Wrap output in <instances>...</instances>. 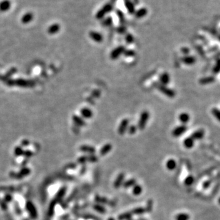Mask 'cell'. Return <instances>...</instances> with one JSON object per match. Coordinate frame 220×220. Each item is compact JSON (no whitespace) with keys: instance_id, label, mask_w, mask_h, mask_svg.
<instances>
[{"instance_id":"1","label":"cell","mask_w":220,"mask_h":220,"mask_svg":"<svg viewBox=\"0 0 220 220\" xmlns=\"http://www.w3.org/2000/svg\"><path fill=\"white\" fill-rule=\"evenodd\" d=\"M114 8V4H112V3H106L104 6L101 8L98 12L96 14V17L97 19L98 20H101L104 18V17L106 14H108Z\"/></svg>"},{"instance_id":"2","label":"cell","mask_w":220,"mask_h":220,"mask_svg":"<svg viewBox=\"0 0 220 220\" xmlns=\"http://www.w3.org/2000/svg\"><path fill=\"white\" fill-rule=\"evenodd\" d=\"M149 119V112L148 111H143L141 113L139 119L138 123V128L139 130H144L146 126V124Z\"/></svg>"},{"instance_id":"3","label":"cell","mask_w":220,"mask_h":220,"mask_svg":"<svg viewBox=\"0 0 220 220\" xmlns=\"http://www.w3.org/2000/svg\"><path fill=\"white\" fill-rule=\"evenodd\" d=\"M157 88L159 89L161 93H163V94L166 95L167 97L170 98H173L174 97H175V95H176V92H175L173 89H170L166 86L163 85V84H157Z\"/></svg>"},{"instance_id":"4","label":"cell","mask_w":220,"mask_h":220,"mask_svg":"<svg viewBox=\"0 0 220 220\" xmlns=\"http://www.w3.org/2000/svg\"><path fill=\"white\" fill-rule=\"evenodd\" d=\"M95 201L97 202H98V204H103V205H108L109 206L111 207H115L116 205V202L115 201L110 200L108 199H107L105 197H102L99 195L95 196Z\"/></svg>"},{"instance_id":"5","label":"cell","mask_w":220,"mask_h":220,"mask_svg":"<svg viewBox=\"0 0 220 220\" xmlns=\"http://www.w3.org/2000/svg\"><path fill=\"white\" fill-rule=\"evenodd\" d=\"M26 209L32 219H36L37 218L38 214L36 208L32 202L28 201L26 203Z\"/></svg>"},{"instance_id":"6","label":"cell","mask_w":220,"mask_h":220,"mask_svg":"<svg viewBox=\"0 0 220 220\" xmlns=\"http://www.w3.org/2000/svg\"><path fill=\"white\" fill-rule=\"evenodd\" d=\"M126 49V48L125 47L122 46L115 48L113 50H112V52L110 53V58L112 60L117 59L121 54H123Z\"/></svg>"},{"instance_id":"7","label":"cell","mask_w":220,"mask_h":220,"mask_svg":"<svg viewBox=\"0 0 220 220\" xmlns=\"http://www.w3.org/2000/svg\"><path fill=\"white\" fill-rule=\"evenodd\" d=\"M187 130V127L183 125V124H182V125H180L175 128L172 130V134L174 137L177 138L184 134Z\"/></svg>"},{"instance_id":"8","label":"cell","mask_w":220,"mask_h":220,"mask_svg":"<svg viewBox=\"0 0 220 220\" xmlns=\"http://www.w3.org/2000/svg\"><path fill=\"white\" fill-rule=\"evenodd\" d=\"M129 126V120L128 119H123L121 122L119 128H118V133L121 135H123L127 132Z\"/></svg>"},{"instance_id":"9","label":"cell","mask_w":220,"mask_h":220,"mask_svg":"<svg viewBox=\"0 0 220 220\" xmlns=\"http://www.w3.org/2000/svg\"><path fill=\"white\" fill-rule=\"evenodd\" d=\"M12 3L10 0H2L0 1V12H6L10 9Z\"/></svg>"},{"instance_id":"10","label":"cell","mask_w":220,"mask_h":220,"mask_svg":"<svg viewBox=\"0 0 220 220\" xmlns=\"http://www.w3.org/2000/svg\"><path fill=\"white\" fill-rule=\"evenodd\" d=\"M125 177H126V175L123 172H121L118 175L114 182V187L116 189L119 188L123 185V183L124 182V179H125Z\"/></svg>"},{"instance_id":"11","label":"cell","mask_w":220,"mask_h":220,"mask_svg":"<svg viewBox=\"0 0 220 220\" xmlns=\"http://www.w3.org/2000/svg\"><path fill=\"white\" fill-rule=\"evenodd\" d=\"M89 36L95 42L100 43L103 41V36L100 32L93 31H91L89 32Z\"/></svg>"},{"instance_id":"12","label":"cell","mask_w":220,"mask_h":220,"mask_svg":"<svg viewBox=\"0 0 220 220\" xmlns=\"http://www.w3.org/2000/svg\"><path fill=\"white\" fill-rule=\"evenodd\" d=\"M80 150L83 152L88 153L89 154H94L96 152L95 148L94 146H91L89 145H83L80 148Z\"/></svg>"},{"instance_id":"13","label":"cell","mask_w":220,"mask_h":220,"mask_svg":"<svg viewBox=\"0 0 220 220\" xmlns=\"http://www.w3.org/2000/svg\"><path fill=\"white\" fill-rule=\"evenodd\" d=\"M124 4H125V6L127 9L128 13L132 15L134 14L136 10H135L134 4L132 3L131 0H125L124 1Z\"/></svg>"},{"instance_id":"14","label":"cell","mask_w":220,"mask_h":220,"mask_svg":"<svg viewBox=\"0 0 220 220\" xmlns=\"http://www.w3.org/2000/svg\"><path fill=\"white\" fill-rule=\"evenodd\" d=\"M34 18V15L31 12H28L25 13L21 17V22L24 24H28L32 21Z\"/></svg>"},{"instance_id":"15","label":"cell","mask_w":220,"mask_h":220,"mask_svg":"<svg viewBox=\"0 0 220 220\" xmlns=\"http://www.w3.org/2000/svg\"><path fill=\"white\" fill-rule=\"evenodd\" d=\"M159 80L161 84L166 86L170 81V76L167 72H164L160 76Z\"/></svg>"},{"instance_id":"16","label":"cell","mask_w":220,"mask_h":220,"mask_svg":"<svg viewBox=\"0 0 220 220\" xmlns=\"http://www.w3.org/2000/svg\"><path fill=\"white\" fill-rule=\"evenodd\" d=\"M183 63L186 65H193L196 63V59L192 56H185L182 58Z\"/></svg>"},{"instance_id":"17","label":"cell","mask_w":220,"mask_h":220,"mask_svg":"<svg viewBox=\"0 0 220 220\" xmlns=\"http://www.w3.org/2000/svg\"><path fill=\"white\" fill-rule=\"evenodd\" d=\"M112 149V145L110 143H107L105 144L102 148H101L100 150V154L101 155H105L107 154H108L109 152Z\"/></svg>"},{"instance_id":"18","label":"cell","mask_w":220,"mask_h":220,"mask_svg":"<svg viewBox=\"0 0 220 220\" xmlns=\"http://www.w3.org/2000/svg\"><path fill=\"white\" fill-rule=\"evenodd\" d=\"M81 114L84 118H86V119H90V118H91L92 117L93 112L91 109L88 108H84L81 110Z\"/></svg>"},{"instance_id":"19","label":"cell","mask_w":220,"mask_h":220,"mask_svg":"<svg viewBox=\"0 0 220 220\" xmlns=\"http://www.w3.org/2000/svg\"><path fill=\"white\" fill-rule=\"evenodd\" d=\"M147 14H148V9L143 8L139 9L137 11H135L134 16L137 19H141L145 17L147 15Z\"/></svg>"},{"instance_id":"20","label":"cell","mask_w":220,"mask_h":220,"mask_svg":"<svg viewBox=\"0 0 220 220\" xmlns=\"http://www.w3.org/2000/svg\"><path fill=\"white\" fill-rule=\"evenodd\" d=\"M194 140L191 138V137L185 138L183 141V146L185 148L187 149H191L192 148L194 144Z\"/></svg>"},{"instance_id":"21","label":"cell","mask_w":220,"mask_h":220,"mask_svg":"<svg viewBox=\"0 0 220 220\" xmlns=\"http://www.w3.org/2000/svg\"><path fill=\"white\" fill-rule=\"evenodd\" d=\"M204 136V131L203 130H198L196 132H194L192 135H191V137L194 140H198V139H201L203 138Z\"/></svg>"},{"instance_id":"22","label":"cell","mask_w":220,"mask_h":220,"mask_svg":"<svg viewBox=\"0 0 220 220\" xmlns=\"http://www.w3.org/2000/svg\"><path fill=\"white\" fill-rule=\"evenodd\" d=\"M137 184V180L135 179L132 178V179H130L126 181H124L123 183V187L125 188H129L133 187L134 185Z\"/></svg>"},{"instance_id":"23","label":"cell","mask_w":220,"mask_h":220,"mask_svg":"<svg viewBox=\"0 0 220 220\" xmlns=\"http://www.w3.org/2000/svg\"><path fill=\"white\" fill-rule=\"evenodd\" d=\"M179 119L183 125H185V123L188 122V121L190 119V115L188 113H187V112H182V113L180 114V115L179 116Z\"/></svg>"},{"instance_id":"24","label":"cell","mask_w":220,"mask_h":220,"mask_svg":"<svg viewBox=\"0 0 220 220\" xmlns=\"http://www.w3.org/2000/svg\"><path fill=\"white\" fill-rule=\"evenodd\" d=\"M166 166L168 170L172 171L177 168V163L174 159H170L167 161Z\"/></svg>"},{"instance_id":"25","label":"cell","mask_w":220,"mask_h":220,"mask_svg":"<svg viewBox=\"0 0 220 220\" xmlns=\"http://www.w3.org/2000/svg\"><path fill=\"white\" fill-rule=\"evenodd\" d=\"M92 208H94V209L95 211L99 212V213H101V214H104V213H105L106 212V208L103 206L101 205L100 204H93Z\"/></svg>"},{"instance_id":"26","label":"cell","mask_w":220,"mask_h":220,"mask_svg":"<svg viewBox=\"0 0 220 220\" xmlns=\"http://www.w3.org/2000/svg\"><path fill=\"white\" fill-rule=\"evenodd\" d=\"M133 214L130 212H126L123 213H121V215L118 217V220H129L132 219Z\"/></svg>"},{"instance_id":"27","label":"cell","mask_w":220,"mask_h":220,"mask_svg":"<svg viewBox=\"0 0 220 220\" xmlns=\"http://www.w3.org/2000/svg\"><path fill=\"white\" fill-rule=\"evenodd\" d=\"M132 213L133 215H143L144 213L146 212V208L144 207H139L134 208L132 210H131Z\"/></svg>"},{"instance_id":"28","label":"cell","mask_w":220,"mask_h":220,"mask_svg":"<svg viewBox=\"0 0 220 220\" xmlns=\"http://www.w3.org/2000/svg\"><path fill=\"white\" fill-rule=\"evenodd\" d=\"M142 191H143V188L141 185L138 184H136L133 187L132 193L134 195L138 196L142 193Z\"/></svg>"},{"instance_id":"29","label":"cell","mask_w":220,"mask_h":220,"mask_svg":"<svg viewBox=\"0 0 220 220\" xmlns=\"http://www.w3.org/2000/svg\"><path fill=\"white\" fill-rule=\"evenodd\" d=\"M116 13L118 19H119V22L121 23V24L123 25L126 21V19H125V16H124V14L123 13V12H122V11L119 9H117L116 11Z\"/></svg>"},{"instance_id":"30","label":"cell","mask_w":220,"mask_h":220,"mask_svg":"<svg viewBox=\"0 0 220 220\" xmlns=\"http://www.w3.org/2000/svg\"><path fill=\"white\" fill-rule=\"evenodd\" d=\"M60 26L57 23L53 24L48 28V32L50 34H55L59 31Z\"/></svg>"},{"instance_id":"31","label":"cell","mask_w":220,"mask_h":220,"mask_svg":"<svg viewBox=\"0 0 220 220\" xmlns=\"http://www.w3.org/2000/svg\"><path fill=\"white\" fill-rule=\"evenodd\" d=\"M190 217L187 213H180L176 215V220H189Z\"/></svg>"},{"instance_id":"32","label":"cell","mask_w":220,"mask_h":220,"mask_svg":"<svg viewBox=\"0 0 220 220\" xmlns=\"http://www.w3.org/2000/svg\"><path fill=\"white\" fill-rule=\"evenodd\" d=\"M66 187H63V188H61L59 190V191L58 192L57 194H56V196L54 199H56L58 201H59V200H61L64 197V196L66 194Z\"/></svg>"},{"instance_id":"33","label":"cell","mask_w":220,"mask_h":220,"mask_svg":"<svg viewBox=\"0 0 220 220\" xmlns=\"http://www.w3.org/2000/svg\"><path fill=\"white\" fill-rule=\"evenodd\" d=\"M112 22H113V21H112V19L111 17H108L105 18V19L102 20V21L101 22V24L103 26L107 27V26H111L112 24Z\"/></svg>"},{"instance_id":"34","label":"cell","mask_w":220,"mask_h":220,"mask_svg":"<svg viewBox=\"0 0 220 220\" xmlns=\"http://www.w3.org/2000/svg\"><path fill=\"white\" fill-rule=\"evenodd\" d=\"M214 80H215V79H214L213 77H208L202 78L200 80V83L202 84H207L213 82Z\"/></svg>"},{"instance_id":"35","label":"cell","mask_w":220,"mask_h":220,"mask_svg":"<svg viewBox=\"0 0 220 220\" xmlns=\"http://www.w3.org/2000/svg\"><path fill=\"white\" fill-rule=\"evenodd\" d=\"M73 121H74V122L78 126H83L85 125V122H84V121L82 119V118H81L80 117H78L77 116H75L74 117H73Z\"/></svg>"},{"instance_id":"36","label":"cell","mask_w":220,"mask_h":220,"mask_svg":"<svg viewBox=\"0 0 220 220\" xmlns=\"http://www.w3.org/2000/svg\"><path fill=\"white\" fill-rule=\"evenodd\" d=\"M82 217L84 218L85 219H92V220H101V219L96 216H95L94 215H92V214H90V213H86L83 215Z\"/></svg>"},{"instance_id":"37","label":"cell","mask_w":220,"mask_h":220,"mask_svg":"<svg viewBox=\"0 0 220 220\" xmlns=\"http://www.w3.org/2000/svg\"><path fill=\"white\" fill-rule=\"evenodd\" d=\"M194 182V178L192 176H188L185 179L184 183L187 186H190Z\"/></svg>"},{"instance_id":"38","label":"cell","mask_w":220,"mask_h":220,"mask_svg":"<svg viewBox=\"0 0 220 220\" xmlns=\"http://www.w3.org/2000/svg\"><path fill=\"white\" fill-rule=\"evenodd\" d=\"M86 159H87V162H90V163H95L97 162L99 160L98 157L95 155L94 154H90L89 155H86Z\"/></svg>"},{"instance_id":"39","label":"cell","mask_w":220,"mask_h":220,"mask_svg":"<svg viewBox=\"0 0 220 220\" xmlns=\"http://www.w3.org/2000/svg\"><path fill=\"white\" fill-rule=\"evenodd\" d=\"M30 173H31V170H30V168H26V167L22 168L21 170H20V171L19 172V174L23 177L28 176V175L30 174Z\"/></svg>"},{"instance_id":"40","label":"cell","mask_w":220,"mask_h":220,"mask_svg":"<svg viewBox=\"0 0 220 220\" xmlns=\"http://www.w3.org/2000/svg\"><path fill=\"white\" fill-rule=\"evenodd\" d=\"M152 209H153V201L150 199L148 201V202H147L146 211V212L150 213L152 212Z\"/></svg>"},{"instance_id":"41","label":"cell","mask_w":220,"mask_h":220,"mask_svg":"<svg viewBox=\"0 0 220 220\" xmlns=\"http://www.w3.org/2000/svg\"><path fill=\"white\" fill-rule=\"evenodd\" d=\"M137 130H138V127L137 126L132 125V126H128L127 131L130 134H134L137 132Z\"/></svg>"},{"instance_id":"42","label":"cell","mask_w":220,"mask_h":220,"mask_svg":"<svg viewBox=\"0 0 220 220\" xmlns=\"http://www.w3.org/2000/svg\"><path fill=\"white\" fill-rule=\"evenodd\" d=\"M212 113L216 119L220 122V110L217 108H213L212 110Z\"/></svg>"},{"instance_id":"43","label":"cell","mask_w":220,"mask_h":220,"mask_svg":"<svg viewBox=\"0 0 220 220\" xmlns=\"http://www.w3.org/2000/svg\"><path fill=\"white\" fill-rule=\"evenodd\" d=\"M134 37L132 34H127L126 37H125V40H126V42L128 43V44H130V43H132L133 42H134Z\"/></svg>"},{"instance_id":"44","label":"cell","mask_w":220,"mask_h":220,"mask_svg":"<svg viewBox=\"0 0 220 220\" xmlns=\"http://www.w3.org/2000/svg\"><path fill=\"white\" fill-rule=\"evenodd\" d=\"M123 55L126 57H133L135 55V52L133 50H126Z\"/></svg>"},{"instance_id":"45","label":"cell","mask_w":220,"mask_h":220,"mask_svg":"<svg viewBox=\"0 0 220 220\" xmlns=\"http://www.w3.org/2000/svg\"><path fill=\"white\" fill-rule=\"evenodd\" d=\"M213 72L214 73H215V74H217V73H218L220 72V59H219L217 62L215 66H214Z\"/></svg>"},{"instance_id":"46","label":"cell","mask_w":220,"mask_h":220,"mask_svg":"<svg viewBox=\"0 0 220 220\" xmlns=\"http://www.w3.org/2000/svg\"><path fill=\"white\" fill-rule=\"evenodd\" d=\"M117 32L121 34H123L126 32V27L123 25H121L117 28Z\"/></svg>"},{"instance_id":"47","label":"cell","mask_w":220,"mask_h":220,"mask_svg":"<svg viewBox=\"0 0 220 220\" xmlns=\"http://www.w3.org/2000/svg\"><path fill=\"white\" fill-rule=\"evenodd\" d=\"M9 175L12 178L16 179H21L22 178H23V177L21 176V175L19 174V172L16 173L14 172H10Z\"/></svg>"},{"instance_id":"48","label":"cell","mask_w":220,"mask_h":220,"mask_svg":"<svg viewBox=\"0 0 220 220\" xmlns=\"http://www.w3.org/2000/svg\"><path fill=\"white\" fill-rule=\"evenodd\" d=\"M12 199H13V197L12 195L10 194H6L4 195L3 200L6 202L8 203V202H10L11 201H12Z\"/></svg>"},{"instance_id":"49","label":"cell","mask_w":220,"mask_h":220,"mask_svg":"<svg viewBox=\"0 0 220 220\" xmlns=\"http://www.w3.org/2000/svg\"><path fill=\"white\" fill-rule=\"evenodd\" d=\"M0 207H1V209H3V210H6L8 208L7 203L4 200L0 199Z\"/></svg>"},{"instance_id":"50","label":"cell","mask_w":220,"mask_h":220,"mask_svg":"<svg viewBox=\"0 0 220 220\" xmlns=\"http://www.w3.org/2000/svg\"><path fill=\"white\" fill-rule=\"evenodd\" d=\"M78 162L80 164H84L86 162H87V159H86V155H84L81 156V157L79 158L78 159Z\"/></svg>"},{"instance_id":"51","label":"cell","mask_w":220,"mask_h":220,"mask_svg":"<svg viewBox=\"0 0 220 220\" xmlns=\"http://www.w3.org/2000/svg\"><path fill=\"white\" fill-rule=\"evenodd\" d=\"M15 154L17 156L21 155L23 154V151L20 148H17L15 150Z\"/></svg>"},{"instance_id":"52","label":"cell","mask_w":220,"mask_h":220,"mask_svg":"<svg viewBox=\"0 0 220 220\" xmlns=\"http://www.w3.org/2000/svg\"><path fill=\"white\" fill-rule=\"evenodd\" d=\"M210 183H211V180H207V181H206L204 183H203V188H204V189H207L208 187H209Z\"/></svg>"},{"instance_id":"53","label":"cell","mask_w":220,"mask_h":220,"mask_svg":"<svg viewBox=\"0 0 220 220\" xmlns=\"http://www.w3.org/2000/svg\"><path fill=\"white\" fill-rule=\"evenodd\" d=\"M182 52L184 54H188L190 52V50L188 48H187V47H183L182 48L181 50Z\"/></svg>"},{"instance_id":"54","label":"cell","mask_w":220,"mask_h":220,"mask_svg":"<svg viewBox=\"0 0 220 220\" xmlns=\"http://www.w3.org/2000/svg\"><path fill=\"white\" fill-rule=\"evenodd\" d=\"M24 155L26 156V157L30 158L32 155V154L31 151H26L24 153Z\"/></svg>"},{"instance_id":"55","label":"cell","mask_w":220,"mask_h":220,"mask_svg":"<svg viewBox=\"0 0 220 220\" xmlns=\"http://www.w3.org/2000/svg\"><path fill=\"white\" fill-rule=\"evenodd\" d=\"M132 3L134 4H139V0H131Z\"/></svg>"},{"instance_id":"56","label":"cell","mask_w":220,"mask_h":220,"mask_svg":"<svg viewBox=\"0 0 220 220\" xmlns=\"http://www.w3.org/2000/svg\"><path fill=\"white\" fill-rule=\"evenodd\" d=\"M138 220H147V219H146L145 218H141V217H140V218H139L138 219Z\"/></svg>"},{"instance_id":"57","label":"cell","mask_w":220,"mask_h":220,"mask_svg":"<svg viewBox=\"0 0 220 220\" xmlns=\"http://www.w3.org/2000/svg\"><path fill=\"white\" fill-rule=\"evenodd\" d=\"M108 220H115V219L113 218H110Z\"/></svg>"},{"instance_id":"58","label":"cell","mask_w":220,"mask_h":220,"mask_svg":"<svg viewBox=\"0 0 220 220\" xmlns=\"http://www.w3.org/2000/svg\"><path fill=\"white\" fill-rule=\"evenodd\" d=\"M218 204L220 205V197H219V199L218 200Z\"/></svg>"},{"instance_id":"59","label":"cell","mask_w":220,"mask_h":220,"mask_svg":"<svg viewBox=\"0 0 220 220\" xmlns=\"http://www.w3.org/2000/svg\"><path fill=\"white\" fill-rule=\"evenodd\" d=\"M129 220H134V219H129Z\"/></svg>"}]
</instances>
